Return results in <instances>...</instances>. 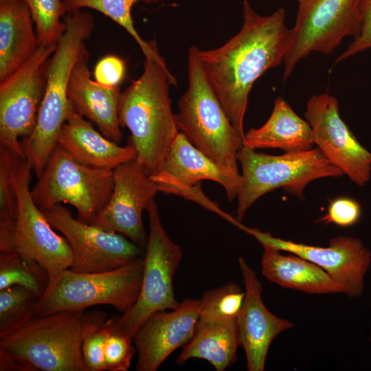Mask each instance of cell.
<instances>
[{
    "label": "cell",
    "mask_w": 371,
    "mask_h": 371,
    "mask_svg": "<svg viewBox=\"0 0 371 371\" xmlns=\"http://www.w3.org/2000/svg\"><path fill=\"white\" fill-rule=\"evenodd\" d=\"M240 30L223 45L199 51L208 80L230 122L244 137V117L254 83L267 70L284 62L289 29L286 11L280 8L261 16L243 0Z\"/></svg>",
    "instance_id": "cell-1"
},
{
    "label": "cell",
    "mask_w": 371,
    "mask_h": 371,
    "mask_svg": "<svg viewBox=\"0 0 371 371\" xmlns=\"http://www.w3.org/2000/svg\"><path fill=\"white\" fill-rule=\"evenodd\" d=\"M245 295L241 288L233 282L206 291L199 300L196 328L237 319Z\"/></svg>",
    "instance_id": "cell-28"
},
{
    "label": "cell",
    "mask_w": 371,
    "mask_h": 371,
    "mask_svg": "<svg viewBox=\"0 0 371 371\" xmlns=\"http://www.w3.org/2000/svg\"><path fill=\"white\" fill-rule=\"evenodd\" d=\"M17 201L10 170V150L0 146V251L12 248Z\"/></svg>",
    "instance_id": "cell-31"
},
{
    "label": "cell",
    "mask_w": 371,
    "mask_h": 371,
    "mask_svg": "<svg viewBox=\"0 0 371 371\" xmlns=\"http://www.w3.org/2000/svg\"><path fill=\"white\" fill-rule=\"evenodd\" d=\"M38 297L21 286L0 290V337L20 329L34 317Z\"/></svg>",
    "instance_id": "cell-29"
},
{
    "label": "cell",
    "mask_w": 371,
    "mask_h": 371,
    "mask_svg": "<svg viewBox=\"0 0 371 371\" xmlns=\"http://www.w3.org/2000/svg\"><path fill=\"white\" fill-rule=\"evenodd\" d=\"M361 0H298L284 58V82L298 62L311 52L331 54L346 36L361 29Z\"/></svg>",
    "instance_id": "cell-10"
},
{
    "label": "cell",
    "mask_w": 371,
    "mask_h": 371,
    "mask_svg": "<svg viewBox=\"0 0 371 371\" xmlns=\"http://www.w3.org/2000/svg\"><path fill=\"white\" fill-rule=\"evenodd\" d=\"M112 173L111 198L91 224L120 233L144 249L148 237L142 213L155 200L158 188L136 157L120 165Z\"/></svg>",
    "instance_id": "cell-17"
},
{
    "label": "cell",
    "mask_w": 371,
    "mask_h": 371,
    "mask_svg": "<svg viewBox=\"0 0 371 371\" xmlns=\"http://www.w3.org/2000/svg\"><path fill=\"white\" fill-rule=\"evenodd\" d=\"M238 265L245 285V299L237 317L240 346L245 353L248 371H263L269 347L280 333L292 328L294 324L280 318L265 306L262 285L254 271L243 258Z\"/></svg>",
    "instance_id": "cell-18"
},
{
    "label": "cell",
    "mask_w": 371,
    "mask_h": 371,
    "mask_svg": "<svg viewBox=\"0 0 371 371\" xmlns=\"http://www.w3.org/2000/svg\"><path fill=\"white\" fill-rule=\"evenodd\" d=\"M261 271L269 282L282 287L310 294L343 293L340 284L315 263L290 253L262 244Z\"/></svg>",
    "instance_id": "cell-22"
},
{
    "label": "cell",
    "mask_w": 371,
    "mask_h": 371,
    "mask_svg": "<svg viewBox=\"0 0 371 371\" xmlns=\"http://www.w3.org/2000/svg\"><path fill=\"white\" fill-rule=\"evenodd\" d=\"M126 74L124 59L115 55L102 58L95 65L93 71L94 80L106 87H118Z\"/></svg>",
    "instance_id": "cell-36"
},
{
    "label": "cell",
    "mask_w": 371,
    "mask_h": 371,
    "mask_svg": "<svg viewBox=\"0 0 371 371\" xmlns=\"http://www.w3.org/2000/svg\"><path fill=\"white\" fill-rule=\"evenodd\" d=\"M35 23L40 44H57L65 29L67 10L63 0H23Z\"/></svg>",
    "instance_id": "cell-32"
},
{
    "label": "cell",
    "mask_w": 371,
    "mask_h": 371,
    "mask_svg": "<svg viewBox=\"0 0 371 371\" xmlns=\"http://www.w3.org/2000/svg\"><path fill=\"white\" fill-rule=\"evenodd\" d=\"M132 338L113 331L109 335L105 348V360L108 371H127L137 352L132 346Z\"/></svg>",
    "instance_id": "cell-33"
},
{
    "label": "cell",
    "mask_w": 371,
    "mask_h": 371,
    "mask_svg": "<svg viewBox=\"0 0 371 371\" xmlns=\"http://www.w3.org/2000/svg\"><path fill=\"white\" fill-rule=\"evenodd\" d=\"M52 227L67 239L72 253L69 268L78 273L115 269L143 255V249L125 236L100 229L75 218L71 211L57 204L42 211Z\"/></svg>",
    "instance_id": "cell-13"
},
{
    "label": "cell",
    "mask_w": 371,
    "mask_h": 371,
    "mask_svg": "<svg viewBox=\"0 0 371 371\" xmlns=\"http://www.w3.org/2000/svg\"><path fill=\"white\" fill-rule=\"evenodd\" d=\"M370 346H371V329H370Z\"/></svg>",
    "instance_id": "cell-37"
},
{
    "label": "cell",
    "mask_w": 371,
    "mask_h": 371,
    "mask_svg": "<svg viewBox=\"0 0 371 371\" xmlns=\"http://www.w3.org/2000/svg\"><path fill=\"white\" fill-rule=\"evenodd\" d=\"M93 124L72 106L57 144L79 163L102 170H113L136 157L132 145L119 146L96 131Z\"/></svg>",
    "instance_id": "cell-21"
},
{
    "label": "cell",
    "mask_w": 371,
    "mask_h": 371,
    "mask_svg": "<svg viewBox=\"0 0 371 371\" xmlns=\"http://www.w3.org/2000/svg\"><path fill=\"white\" fill-rule=\"evenodd\" d=\"M200 49L188 50V87L178 101V128L195 147L218 164L239 174L238 154L243 137L234 128L205 74Z\"/></svg>",
    "instance_id": "cell-4"
},
{
    "label": "cell",
    "mask_w": 371,
    "mask_h": 371,
    "mask_svg": "<svg viewBox=\"0 0 371 371\" xmlns=\"http://www.w3.org/2000/svg\"><path fill=\"white\" fill-rule=\"evenodd\" d=\"M65 29L48 65L44 95L34 130L21 140L24 157L38 177L58 144L62 127L72 108L68 89L76 65L89 58L85 41L94 28L93 16L82 10L69 12Z\"/></svg>",
    "instance_id": "cell-3"
},
{
    "label": "cell",
    "mask_w": 371,
    "mask_h": 371,
    "mask_svg": "<svg viewBox=\"0 0 371 371\" xmlns=\"http://www.w3.org/2000/svg\"><path fill=\"white\" fill-rule=\"evenodd\" d=\"M305 119L310 124L315 145L325 157L359 186L371 177V152L356 138L341 117L335 97L324 93L307 101Z\"/></svg>",
    "instance_id": "cell-14"
},
{
    "label": "cell",
    "mask_w": 371,
    "mask_h": 371,
    "mask_svg": "<svg viewBox=\"0 0 371 371\" xmlns=\"http://www.w3.org/2000/svg\"><path fill=\"white\" fill-rule=\"evenodd\" d=\"M49 275L36 261L16 251H0V290L21 286L38 298L45 293Z\"/></svg>",
    "instance_id": "cell-27"
},
{
    "label": "cell",
    "mask_w": 371,
    "mask_h": 371,
    "mask_svg": "<svg viewBox=\"0 0 371 371\" xmlns=\"http://www.w3.org/2000/svg\"><path fill=\"white\" fill-rule=\"evenodd\" d=\"M157 1H159V0H157Z\"/></svg>",
    "instance_id": "cell-38"
},
{
    "label": "cell",
    "mask_w": 371,
    "mask_h": 371,
    "mask_svg": "<svg viewBox=\"0 0 371 371\" xmlns=\"http://www.w3.org/2000/svg\"><path fill=\"white\" fill-rule=\"evenodd\" d=\"M23 0H0V81L23 65L40 45Z\"/></svg>",
    "instance_id": "cell-23"
},
{
    "label": "cell",
    "mask_w": 371,
    "mask_h": 371,
    "mask_svg": "<svg viewBox=\"0 0 371 371\" xmlns=\"http://www.w3.org/2000/svg\"><path fill=\"white\" fill-rule=\"evenodd\" d=\"M238 346L237 319L196 328L176 363L182 365L190 359H204L216 371H223L236 361Z\"/></svg>",
    "instance_id": "cell-25"
},
{
    "label": "cell",
    "mask_w": 371,
    "mask_h": 371,
    "mask_svg": "<svg viewBox=\"0 0 371 371\" xmlns=\"http://www.w3.org/2000/svg\"><path fill=\"white\" fill-rule=\"evenodd\" d=\"M88 60L78 63L71 72L69 99L78 113L95 124L103 135L118 144L123 136L119 119L122 92L119 87H106L92 80Z\"/></svg>",
    "instance_id": "cell-20"
},
{
    "label": "cell",
    "mask_w": 371,
    "mask_h": 371,
    "mask_svg": "<svg viewBox=\"0 0 371 371\" xmlns=\"http://www.w3.org/2000/svg\"><path fill=\"white\" fill-rule=\"evenodd\" d=\"M56 45L41 43L31 58L0 81V146L21 157H25L20 138L30 136L36 126Z\"/></svg>",
    "instance_id": "cell-12"
},
{
    "label": "cell",
    "mask_w": 371,
    "mask_h": 371,
    "mask_svg": "<svg viewBox=\"0 0 371 371\" xmlns=\"http://www.w3.org/2000/svg\"><path fill=\"white\" fill-rule=\"evenodd\" d=\"M200 300L186 297L169 312L158 311L143 323L133 339L138 353L136 370L155 371L194 335Z\"/></svg>",
    "instance_id": "cell-19"
},
{
    "label": "cell",
    "mask_w": 371,
    "mask_h": 371,
    "mask_svg": "<svg viewBox=\"0 0 371 371\" xmlns=\"http://www.w3.org/2000/svg\"><path fill=\"white\" fill-rule=\"evenodd\" d=\"M243 146L251 149L280 148L285 153L309 150L315 146L313 130L282 98L274 101L267 121L245 133Z\"/></svg>",
    "instance_id": "cell-24"
},
{
    "label": "cell",
    "mask_w": 371,
    "mask_h": 371,
    "mask_svg": "<svg viewBox=\"0 0 371 371\" xmlns=\"http://www.w3.org/2000/svg\"><path fill=\"white\" fill-rule=\"evenodd\" d=\"M170 85H177V80L166 62L145 58L140 77L121 93L120 126L130 131L128 144L150 177L162 170L179 132L171 109Z\"/></svg>",
    "instance_id": "cell-2"
},
{
    "label": "cell",
    "mask_w": 371,
    "mask_h": 371,
    "mask_svg": "<svg viewBox=\"0 0 371 371\" xmlns=\"http://www.w3.org/2000/svg\"><path fill=\"white\" fill-rule=\"evenodd\" d=\"M150 178L159 192L176 194L201 205L208 201L201 188V181L219 183L230 202L237 197L241 183V175L218 164L191 144L181 132L173 140L162 170Z\"/></svg>",
    "instance_id": "cell-16"
},
{
    "label": "cell",
    "mask_w": 371,
    "mask_h": 371,
    "mask_svg": "<svg viewBox=\"0 0 371 371\" xmlns=\"http://www.w3.org/2000/svg\"><path fill=\"white\" fill-rule=\"evenodd\" d=\"M113 188L112 170L83 165L57 144L31 194L42 211L67 203L76 209L77 218L91 224L108 203Z\"/></svg>",
    "instance_id": "cell-8"
},
{
    "label": "cell",
    "mask_w": 371,
    "mask_h": 371,
    "mask_svg": "<svg viewBox=\"0 0 371 371\" xmlns=\"http://www.w3.org/2000/svg\"><path fill=\"white\" fill-rule=\"evenodd\" d=\"M144 258L121 267L100 272L65 269L49 277L45 293L34 306V317L63 311L85 310L98 304L122 313L136 302L142 286Z\"/></svg>",
    "instance_id": "cell-7"
},
{
    "label": "cell",
    "mask_w": 371,
    "mask_h": 371,
    "mask_svg": "<svg viewBox=\"0 0 371 371\" xmlns=\"http://www.w3.org/2000/svg\"><path fill=\"white\" fill-rule=\"evenodd\" d=\"M85 310L35 316L0 337V352L20 371H89L82 355Z\"/></svg>",
    "instance_id": "cell-5"
},
{
    "label": "cell",
    "mask_w": 371,
    "mask_h": 371,
    "mask_svg": "<svg viewBox=\"0 0 371 371\" xmlns=\"http://www.w3.org/2000/svg\"><path fill=\"white\" fill-rule=\"evenodd\" d=\"M362 209L355 199L341 196L330 201L326 214L319 221L324 225L333 223L342 227L357 224L361 218Z\"/></svg>",
    "instance_id": "cell-34"
},
{
    "label": "cell",
    "mask_w": 371,
    "mask_h": 371,
    "mask_svg": "<svg viewBox=\"0 0 371 371\" xmlns=\"http://www.w3.org/2000/svg\"><path fill=\"white\" fill-rule=\"evenodd\" d=\"M10 170L17 201L12 251L38 262L49 276L69 269L72 253L67 239L54 231L32 196L30 161L10 151Z\"/></svg>",
    "instance_id": "cell-11"
},
{
    "label": "cell",
    "mask_w": 371,
    "mask_h": 371,
    "mask_svg": "<svg viewBox=\"0 0 371 371\" xmlns=\"http://www.w3.org/2000/svg\"><path fill=\"white\" fill-rule=\"evenodd\" d=\"M67 12L90 8L101 12L122 27L137 43L145 58L165 61L159 54L155 39L144 41L134 27L131 10L137 3H151L157 0H63Z\"/></svg>",
    "instance_id": "cell-26"
},
{
    "label": "cell",
    "mask_w": 371,
    "mask_h": 371,
    "mask_svg": "<svg viewBox=\"0 0 371 371\" xmlns=\"http://www.w3.org/2000/svg\"><path fill=\"white\" fill-rule=\"evenodd\" d=\"M113 319H106L104 313H85L82 355L89 371L106 370L105 348L113 331Z\"/></svg>",
    "instance_id": "cell-30"
},
{
    "label": "cell",
    "mask_w": 371,
    "mask_h": 371,
    "mask_svg": "<svg viewBox=\"0 0 371 371\" xmlns=\"http://www.w3.org/2000/svg\"><path fill=\"white\" fill-rule=\"evenodd\" d=\"M146 210L150 229L139 294L128 311L112 317L113 330L133 339L148 317L158 311L174 309L179 304L174 293L173 278L182 258V251L167 234L155 200Z\"/></svg>",
    "instance_id": "cell-9"
},
{
    "label": "cell",
    "mask_w": 371,
    "mask_h": 371,
    "mask_svg": "<svg viewBox=\"0 0 371 371\" xmlns=\"http://www.w3.org/2000/svg\"><path fill=\"white\" fill-rule=\"evenodd\" d=\"M360 14L361 23L359 36L338 56L335 64L371 49V0H361Z\"/></svg>",
    "instance_id": "cell-35"
},
{
    "label": "cell",
    "mask_w": 371,
    "mask_h": 371,
    "mask_svg": "<svg viewBox=\"0 0 371 371\" xmlns=\"http://www.w3.org/2000/svg\"><path fill=\"white\" fill-rule=\"evenodd\" d=\"M238 160L242 175L236 219L240 223L256 201L269 192L282 188L286 193L304 199V188L310 182L344 175L317 147L270 155L243 146Z\"/></svg>",
    "instance_id": "cell-6"
},
{
    "label": "cell",
    "mask_w": 371,
    "mask_h": 371,
    "mask_svg": "<svg viewBox=\"0 0 371 371\" xmlns=\"http://www.w3.org/2000/svg\"><path fill=\"white\" fill-rule=\"evenodd\" d=\"M239 229L253 236L261 245L297 255L318 265L340 284L348 297L363 295L365 277L371 265V251L361 240L339 235L330 239L328 247H322L282 239L243 224Z\"/></svg>",
    "instance_id": "cell-15"
}]
</instances>
